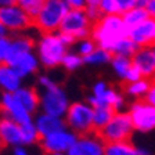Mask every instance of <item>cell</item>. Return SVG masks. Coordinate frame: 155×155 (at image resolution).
I'll list each match as a JSON object with an SVG mask.
<instances>
[{
    "mask_svg": "<svg viewBox=\"0 0 155 155\" xmlns=\"http://www.w3.org/2000/svg\"><path fill=\"white\" fill-rule=\"evenodd\" d=\"M83 10H84V13H86L87 18L90 19L91 24L97 22V21L103 17V13H101L100 8H98L97 6H86Z\"/></svg>",
    "mask_w": 155,
    "mask_h": 155,
    "instance_id": "obj_33",
    "label": "cell"
},
{
    "mask_svg": "<svg viewBox=\"0 0 155 155\" xmlns=\"http://www.w3.org/2000/svg\"><path fill=\"white\" fill-rule=\"evenodd\" d=\"M137 50H139V46L136 45L129 36H125V38H122L119 42L114 46L111 53L116 54V55H125V57L132 58Z\"/></svg>",
    "mask_w": 155,
    "mask_h": 155,
    "instance_id": "obj_25",
    "label": "cell"
},
{
    "mask_svg": "<svg viewBox=\"0 0 155 155\" xmlns=\"http://www.w3.org/2000/svg\"><path fill=\"white\" fill-rule=\"evenodd\" d=\"M127 36L139 47H151L155 43V19L147 18L137 26L129 29Z\"/></svg>",
    "mask_w": 155,
    "mask_h": 155,
    "instance_id": "obj_13",
    "label": "cell"
},
{
    "mask_svg": "<svg viewBox=\"0 0 155 155\" xmlns=\"http://www.w3.org/2000/svg\"><path fill=\"white\" fill-rule=\"evenodd\" d=\"M19 126H21V141H22V144H33L40 139L33 120Z\"/></svg>",
    "mask_w": 155,
    "mask_h": 155,
    "instance_id": "obj_28",
    "label": "cell"
},
{
    "mask_svg": "<svg viewBox=\"0 0 155 155\" xmlns=\"http://www.w3.org/2000/svg\"><path fill=\"white\" fill-rule=\"evenodd\" d=\"M145 11L148 14V18L155 19V0H150L148 4L145 6Z\"/></svg>",
    "mask_w": 155,
    "mask_h": 155,
    "instance_id": "obj_41",
    "label": "cell"
},
{
    "mask_svg": "<svg viewBox=\"0 0 155 155\" xmlns=\"http://www.w3.org/2000/svg\"><path fill=\"white\" fill-rule=\"evenodd\" d=\"M76 137L78 136L72 130L64 127V129L57 130V132L46 136V137H42L40 139V145H42L43 151L48 155L55 154V152L67 154V151L71 148V145L75 143Z\"/></svg>",
    "mask_w": 155,
    "mask_h": 155,
    "instance_id": "obj_10",
    "label": "cell"
},
{
    "mask_svg": "<svg viewBox=\"0 0 155 155\" xmlns=\"http://www.w3.org/2000/svg\"><path fill=\"white\" fill-rule=\"evenodd\" d=\"M17 0H0V7H7V6H13L15 4Z\"/></svg>",
    "mask_w": 155,
    "mask_h": 155,
    "instance_id": "obj_43",
    "label": "cell"
},
{
    "mask_svg": "<svg viewBox=\"0 0 155 155\" xmlns=\"http://www.w3.org/2000/svg\"><path fill=\"white\" fill-rule=\"evenodd\" d=\"M33 123H35L36 130H38L40 139L57 132V130H61V129H64V127H67L62 118L47 115V114H43V112L36 116V119L33 120Z\"/></svg>",
    "mask_w": 155,
    "mask_h": 155,
    "instance_id": "obj_17",
    "label": "cell"
},
{
    "mask_svg": "<svg viewBox=\"0 0 155 155\" xmlns=\"http://www.w3.org/2000/svg\"><path fill=\"white\" fill-rule=\"evenodd\" d=\"M132 65L140 72L145 79H154L155 76V64L152 58L151 47H139V50L132 57Z\"/></svg>",
    "mask_w": 155,
    "mask_h": 155,
    "instance_id": "obj_15",
    "label": "cell"
},
{
    "mask_svg": "<svg viewBox=\"0 0 155 155\" xmlns=\"http://www.w3.org/2000/svg\"><path fill=\"white\" fill-rule=\"evenodd\" d=\"M2 36H7V31L2 25H0V38H2Z\"/></svg>",
    "mask_w": 155,
    "mask_h": 155,
    "instance_id": "obj_46",
    "label": "cell"
},
{
    "mask_svg": "<svg viewBox=\"0 0 155 155\" xmlns=\"http://www.w3.org/2000/svg\"><path fill=\"white\" fill-rule=\"evenodd\" d=\"M58 35H60V39H61V42L64 43L67 47H69V46H72V45H75V40L72 36H69V35H67V33H61V32H58Z\"/></svg>",
    "mask_w": 155,
    "mask_h": 155,
    "instance_id": "obj_40",
    "label": "cell"
},
{
    "mask_svg": "<svg viewBox=\"0 0 155 155\" xmlns=\"http://www.w3.org/2000/svg\"><path fill=\"white\" fill-rule=\"evenodd\" d=\"M6 64H8L10 67L13 68L14 71L19 75L21 79H24V78H28L35 74L39 69L40 62H39L38 55H36L35 51H28L13 58L11 61L6 62Z\"/></svg>",
    "mask_w": 155,
    "mask_h": 155,
    "instance_id": "obj_14",
    "label": "cell"
},
{
    "mask_svg": "<svg viewBox=\"0 0 155 155\" xmlns=\"http://www.w3.org/2000/svg\"><path fill=\"white\" fill-rule=\"evenodd\" d=\"M152 46H155V43H154V45H152Z\"/></svg>",
    "mask_w": 155,
    "mask_h": 155,
    "instance_id": "obj_52",
    "label": "cell"
},
{
    "mask_svg": "<svg viewBox=\"0 0 155 155\" xmlns=\"http://www.w3.org/2000/svg\"><path fill=\"white\" fill-rule=\"evenodd\" d=\"M144 101L155 108V82L151 83V87H150L148 91H147V94L144 96Z\"/></svg>",
    "mask_w": 155,
    "mask_h": 155,
    "instance_id": "obj_37",
    "label": "cell"
},
{
    "mask_svg": "<svg viewBox=\"0 0 155 155\" xmlns=\"http://www.w3.org/2000/svg\"><path fill=\"white\" fill-rule=\"evenodd\" d=\"M68 51V47L61 42L58 32L42 33L36 43V55L45 68H55L61 65L62 57Z\"/></svg>",
    "mask_w": 155,
    "mask_h": 155,
    "instance_id": "obj_2",
    "label": "cell"
},
{
    "mask_svg": "<svg viewBox=\"0 0 155 155\" xmlns=\"http://www.w3.org/2000/svg\"><path fill=\"white\" fill-rule=\"evenodd\" d=\"M151 53H152V58H154V64H155V46H151Z\"/></svg>",
    "mask_w": 155,
    "mask_h": 155,
    "instance_id": "obj_47",
    "label": "cell"
},
{
    "mask_svg": "<svg viewBox=\"0 0 155 155\" xmlns=\"http://www.w3.org/2000/svg\"><path fill=\"white\" fill-rule=\"evenodd\" d=\"M10 42H11V38H8V36L0 38V62H6L10 50Z\"/></svg>",
    "mask_w": 155,
    "mask_h": 155,
    "instance_id": "obj_34",
    "label": "cell"
},
{
    "mask_svg": "<svg viewBox=\"0 0 155 155\" xmlns=\"http://www.w3.org/2000/svg\"><path fill=\"white\" fill-rule=\"evenodd\" d=\"M83 64V57H81L76 51H67L61 61V65L64 67V69H67L69 72L79 69Z\"/></svg>",
    "mask_w": 155,
    "mask_h": 155,
    "instance_id": "obj_29",
    "label": "cell"
},
{
    "mask_svg": "<svg viewBox=\"0 0 155 155\" xmlns=\"http://www.w3.org/2000/svg\"><path fill=\"white\" fill-rule=\"evenodd\" d=\"M111 57H112V53L97 46L90 54L83 57V62L89 65H104L111 61Z\"/></svg>",
    "mask_w": 155,
    "mask_h": 155,
    "instance_id": "obj_27",
    "label": "cell"
},
{
    "mask_svg": "<svg viewBox=\"0 0 155 155\" xmlns=\"http://www.w3.org/2000/svg\"><path fill=\"white\" fill-rule=\"evenodd\" d=\"M0 98H2V91H0Z\"/></svg>",
    "mask_w": 155,
    "mask_h": 155,
    "instance_id": "obj_51",
    "label": "cell"
},
{
    "mask_svg": "<svg viewBox=\"0 0 155 155\" xmlns=\"http://www.w3.org/2000/svg\"><path fill=\"white\" fill-rule=\"evenodd\" d=\"M148 2H150V0H136V6L145 8V6L148 4Z\"/></svg>",
    "mask_w": 155,
    "mask_h": 155,
    "instance_id": "obj_44",
    "label": "cell"
},
{
    "mask_svg": "<svg viewBox=\"0 0 155 155\" xmlns=\"http://www.w3.org/2000/svg\"><path fill=\"white\" fill-rule=\"evenodd\" d=\"M68 107L69 98L58 83H53L51 86L42 89V91L39 93V108L43 114L64 118Z\"/></svg>",
    "mask_w": 155,
    "mask_h": 155,
    "instance_id": "obj_5",
    "label": "cell"
},
{
    "mask_svg": "<svg viewBox=\"0 0 155 155\" xmlns=\"http://www.w3.org/2000/svg\"><path fill=\"white\" fill-rule=\"evenodd\" d=\"M43 2H45V0H17L15 4L18 7H21V8L33 19L36 17V14L39 13V10L42 7Z\"/></svg>",
    "mask_w": 155,
    "mask_h": 155,
    "instance_id": "obj_30",
    "label": "cell"
},
{
    "mask_svg": "<svg viewBox=\"0 0 155 155\" xmlns=\"http://www.w3.org/2000/svg\"><path fill=\"white\" fill-rule=\"evenodd\" d=\"M33 47H35L33 40L29 36H25V35L15 36L10 42V50H8V55L6 58V62L11 61L13 58L18 57V55L24 54V53L33 51Z\"/></svg>",
    "mask_w": 155,
    "mask_h": 155,
    "instance_id": "obj_20",
    "label": "cell"
},
{
    "mask_svg": "<svg viewBox=\"0 0 155 155\" xmlns=\"http://www.w3.org/2000/svg\"><path fill=\"white\" fill-rule=\"evenodd\" d=\"M93 24L87 18L83 8H69L65 17L62 18L58 32L67 33L72 36L75 40L89 38Z\"/></svg>",
    "mask_w": 155,
    "mask_h": 155,
    "instance_id": "obj_7",
    "label": "cell"
},
{
    "mask_svg": "<svg viewBox=\"0 0 155 155\" xmlns=\"http://www.w3.org/2000/svg\"><path fill=\"white\" fill-rule=\"evenodd\" d=\"M22 86V79L6 62H0V91L14 93Z\"/></svg>",
    "mask_w": 155,
    "mask_h": 155,
    "instance_id": "obj_18",
    "label": "cell"
},
{
    "mask_svg": "<svg viewBox=\"0 0 155 155\" xmlns=\"http://www.w3.org/2000/svg\"><path fill=\"white\" fill-rule=\"evenodd\" d=\"M75 43H76V53L81 55V57L89 55L94 48L97 47V45L94 43V40L90 36H89V38H84V39H79V40H76Z\"/></svg>",
    "mask_w": 155,
    "mask_h": 155,
    "instance_id": "obj_31",
    "label": "cell"
},
{
    "mask_svg": "<svg viewBox=\"0 0 155 155\" xmlns=\"http://www.w3.org/2000/svg\"><path fill=\"white\" fill-rule=\"evenodd\" d=\"M69 8H84L86 7V2L84 0H65Z\"/></svg>",
    "mask_w": 155,
    "mask_h": 155,
    "instance_id": "obj_39",
    "label": "cell"
},
{
    "mask_svg": "<svg viewBox=\"0 0 155 155\" xmlns=\"http://www.w3.org/2000/svg\"><path fill=\"white\" fill-rule=\"evenodd\" d=\"M90 35L98 47L111 53L114 46L122 38L127 36V28L119 14H107L93 24Z\"/></svg>",
    "mask_w": 155,
    "mask_h": 155,
    "instance_id": "obj_1",
    "label": "cell"
},
{
    "mask_svg": "<svg viewBox=\"0 0 155 155\" xmlns=\"http://www.w3.org/2000/svg\"><path fill=\"white\" fill-rule=\"evenodd\" d=\"M50 155H67V154H64V152H55V154H50Z\"/></svg>",
    "mask_w": 155,
    "mask_h": 155,
    "instance_id": "obj_49",
    "label": "cell"
},
{
    "mask_svg": "<svg viewBox=\"0 0 155 155\" xmlns=\"http://www.w3.org/2000/svg\"><path fill=\"white\" fill-rule=\"evenodd\" d=\"M150 87H151V81L145 79V78H141V79L136 82L126 83L125 91L133 98H144V96L147 94Z\"/></svg>",
    "mask_w": 155,
    "mask_h": 155,
    "instance_id": "obj_24",
    "label": "cell"
},
{
    "mask_svg": "<svg viewBox=\"0 0 155 155\" xmlns=\"http://www.w3.org/2000/svg\"><path fill=\"white\" fill-rule=\"evenodd\" d=\"M139 148L130 143L126 141H116V143H105L104 145V155H137Z\"/></svg>",
    "mask_w": 155,
    "mask_h": 155,
    "instance_id": "obj_21",
    "label": "cell"
},
{
    "mask_svg": "<svg viewBox=\"0 0 155 155\" xmlns=\"http://www.w3.org/2000/svg\"><path fill=\"white\" fill-rule=\"evenodd\" d=\"M136 7V0H115V11L116 14H125L126 11L134 8Z\"/></svg>",
    "mask_w": 155,
    "mask_h": 155,
    "instance_id": "obj_32",
    "label": "cell"
},
{
    "mask_svg": "<svg viewBox=\"0 0 155 155\" xmlns=\"http://www.w3.org/2000/svg\"><path fill=\"white\" fill-rule=\"evenodd\" d=\"M38 83H39V87H40V89H46V87L51 86V84H53V83H55V82L53 81L51 78L48 76V75H42V76L39 78Z\"/></svg>",
    "mask_w": 155,
    "mask_h": 155,
    "instance_id": "obj_38",
    "label": "cell"
},
{
    "mask_svg": "<svg viewBox=\"0 0 155 155\" xmlns=\"http://www.w3.org/2000/svg\"><path fill=\"white\" fill-rule=\"evenodd\" d=\"M69 11V6L65 0H45L33 18V24L43 33L58 32L60 24L65 14Z\"/></svg>",
    "mask_w": 155,
    "mask_h": 155,
    "instance_id": "obj_3",
    "label": "cell"
},
{
    "mask_svg": "<svg viewBox=\"0 0 155 155\" xmlns=\"http://www.w3.org/2000/svg\"><path fill=\"white\" fill-rule=\"evenodd\" d=\"M120 17H122V21H123V24H125V26L127 28V31H129V29L137 26L139 24H141L143 21H145V19L148 18V14H147L145 8L136 6L134 8L126 11V13L122 14Z\"/></svg>",
    "mask_w": 155,
    "mask_h": 155,
    "instance_id": "obj_22",
    "label": "cell"
},
{
    "mask_svg": "<svg viewBox=\"0 0 155 155\" xmlns=\"http://www.w3.org/2000/svg\"><path fill=\"white\" fill-rule=\"evenodd\" d=\"M33 24V19L17 4L0 7V25L7 32H21Z\"/></svg>",
    "mask_w": 155,
    "mask_h": 155,
    "instance_id": "obj_8",
    "label": "cell"
},
{
    "mask_svg": "<svg viewBox=\"0 0 155 155\" xmlns=\"http://www.w3.org/2000/svg\"><path fill=\"white\" fill-rule=\"evenodd\" d=\"M14 96L21 103V105L28 111L31 115L39 110V91L28 86H21L18 90L14 91Z\"/></svg>",
    "mask_w": 155,
    "mask_h": 155,
    "instance_id": "obj_19",
    "label": "cell"
},
{
    "mask_svg": "<svg viewBox=\"0 0 155 155\" xmlns=\"http://www.w3.org/2000/svg\"><path fill=\"white\" fill-rule=\"evenodd\" d=\"M0 112L2 115L8 118V119L17 122L18 125H24V123L31 122L32 115L21 105L14 93H2V98H0Z\"/></svg>",
    "mask_w": 155,
    "mask_h": 155,
    "instance_id": "obj_11",
    "label": "cell"
},
{
    "mask_svg": "<svg viewBox=\"0 0 155 155\" xmlns=\"http://www.w3.org/2000/svg\"><path fill=\"white\" fill-rule=\"evenodd\" d=\"M98 8L103 13V15L107 14H116L115 11V0H100Z\"/></svg>",
    "mask_w": 155,
    "mask_h": 155,
    "instance_id": "obj_35",
    "label": "cell"
},
{
    "mask_svg": "<svg viewBox=\"0 0 155 155\" xmlns=\"http://www.w3.org/2000/svg\"><path fill=\"white\" fill-rule=\"evenodd\" d=\"M105 143L100 139L98 134H83L78 136L67 155H104Z\"/></svg>",
    "mask_w": 155,
    "mask_h": 155,
    "instance_id": "obj_12",
    "label": "cell"
},
{
    "mask_svg": "<svg viewBox=\"0 0 155 155\" xmlns=\"http://www.w3.org/2000/svg\"><path fill=\"white\" fill-rule=\"evenodd\" d=\"M141 75H140V72L136 69L132 65V68H130L129 71H127V74H126L125 79L123 81L126 82V83H130V82H136V81H139V79H141Z\"/></svg>",
    "mask_w": 155,
    "mask_h": 155,
    "instance_id": "obj_36",
    "label": "cell"
},
{
    "mask_svg": "<svg viewBox=\"0 0 155 155\" xmlns=\"http://www.w3.org/2000/svg\"><path fill=\"white\" fill-rule=\"evenodd\" d=\"M137 155H147V151H144V150H140L139 148V154Z\"/></svg>",
    "mask_w": 155,
    "mask_h": 155,
    "instance_id": "obj_48",
    "label": "cell"
},
{
    "mask_svg": "<svg viewBox=\"0 0 155 155\" xmlns=\"http://www.w3.org/2000/svg\"><path fill=\"white\" fill-rule=\"evenodd\" d=\"M67 129L72 130L75 134L83 136L94 132L93 127V107L87 101H76L69 104L64 115Z\"/></svg>",
    "mask_w": 155,
    "mask_h": 155,
    "instance_id": "obj_4",
    "label": "cell"
},
{
    "mask_svg": "<svg viewBox=\"0 0 155 155\" xmlns=\"http://www.w3.org/2000/svg\"><path fill=\"white\" fill-rule=\"evenodd\" d=\"M14 155H29V154L25 150V147H22V145H17V147H14Z\"/></svg>",
    "mask_w": 155,
    "mask_h": 155,
    "instance_id": "obj_42",
    "label": "cell"
},
{
    "mask_svg": "<svg viewBox=\"0 0 155 155\" xmlns=\"http://www.w3.org/2000/svg\"><path fill=\"white\" fill-rule=\"evenodd\" d=\"M2 147H3V144H2V141H0V150H2Z\"/></svg>",
    "mask_w": 155,
    "mask_h": 155,
    "instance_id": "obj_50",
    "label": "cell"
},
{
    "mask_svg": "<svg viewBox=\"0 0 155 155\" xmlns=\"http://www.w3.org/2000/svg\"><path fill=\"white\" fill-rule=\"evenodd\" d=\"M154 81H155V76H154Z\"/></svg>",
    "mask_w": 155,
    "mask_h": 155,
    "instance_id": "obj_53",
    "label": "cell"
},
{
    "mask_svg": "<svg viewBox=\"0 0 155 155\" xmlns=\"http://www.w3.org/2000/svg\"><path fill=\"white\" fill-rule=\"evenodd\" d=\"M111 67H112L114 72L118 75V78L120 79H125L126 74L132 68V58L129 57H125V55H116V54H112L111 57V61H110Z\"/></svg>",
    "mask_w": 155,
    "mask_h": 155,
    "instance_id": "obj_26",
    "label": "cell"
},
{
    "mask_svg": "<svg viewBox=\"0 0 155 155\" xmlns=\"http://www.w3.org/2000/svg\"><path fill=\"white\" fill-rule=\"evenodd\" d=\"M115 111L110 107H96L93 108V127L96 132L103 129L104 126L111 120Z\"/></svg>",
    "mask_w": 155,
    "mask_h": 155,
    "instance_id": "obj_23",
    "label": "cell"
},
{
    "mask_svg": "<svg viewBox=\"0 0 155 155\" xmlns=\"http://www.w3.org/2000/svg\"><path fill=\"white\" fill-rule=\"evenodd\" d=\"M127 114L130 116L134 130L150 132L155 129V108L147 104L144 100L133 103Z\"/></svg>",
    "mask_w": 155,
    "mask_h": 155,
    "instance_id": "obj_9",
    "label": "cell"
},
{
    "mask_svg": "<svg viewBox=\"0 0 155 155\" xmlns=\"http://www.w3.org/2000/svg\"><path fill=\"white\" fill-rule=\"evenodd\" d=\"M0 141L3 145H21V126L6 116H0Z\"/></svg>",
    "mask_w": 155,
    "mask_h": 155,
    "instance_id": "obj_16",
    "label": "cell"
},
{
    "mask_svg": "<svg viewBox=\"0 0 155 155\" xmlns=\"http://www.w3.org/2000/svg\"><path fill=\"white\" fill-rule=\"evenodd\" d=\"M133 123L127 112H115L111 120L104 126L103 129L97 132L100 139L104 143H116V141H126L130 140L133 134Z\"/></svg>",
    "mask_w": 155,
    "mask_h": 155,
    "instance_id": "obj_6",
    "label": "cell"
},
{
    "mask_svg": "<svg viewBox=\"0 0 155 155\" xmlns=\"http://www.w3.org/2000/svg\"><path fill=\"white\" fill-rule=\"evenodd\" d=\"M86 2V6H97L98 7V3H100V0H84Z\"/></svg>",
    "mask_w": 155,
    "mask_h": 155,
    "instance_id": "obj_45",
    "label": "cell"
}]
</instances>
